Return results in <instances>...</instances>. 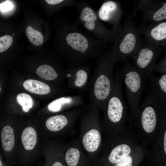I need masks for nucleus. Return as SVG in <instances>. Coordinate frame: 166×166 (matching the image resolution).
Segmentation results:
<instances>
[{
  "mask_svg": "<svg viewBox=\"0 0 166 166\" xmlns=\"http://www.w3.org/2000/svg\"><path fill=\"white\" fill-rule=\"evenodd\" d=\"M166 122V105L149 92L140 106L132 123L137 138L145 148L156 141L160 128Z\"/></svg>",
  "mask_w": 166,
  "mask_h": 166,
  "instance_id": "nucleus-1",
  "label": "nucleus"
},
{
  "mask_svg": "<svg viewBox=\"0 0 166 166\" xmlns=\"http://www.w3.org/2000/svg\"><path fill=\"white\" fill-rule=\"evenodd\" d=\"M146 150L134 132L129 130L117 135L107 136L101 150L91 166H114L131 157H143Z\"/></svg>",
  "mask_w": 166,
  "mask_h": 166,
  "instance_id": "nucleus-2",
  "label": "nucleus"
},
{
  "mask_svg": "<svg viewBox=\"0 0 166 166\" xmlns=\"http://www.w3.org/2000/svg\"><path fill=\"white\" fill-rule=\"evenodd\" d=\"M121 73L116 76L113 88L105 103L102 110L104 117L101 126L104 134L107 136L121 134L128 131L130 121L128 107L123 96Z\"/></svg>",
  "mask_w": 166,
  "mask_h": 166,
  "instance_id": "nucleus-3",
  "label": "nucleus"
},
{
  "mask_svg": "<svg viewBox=\"0 0 166 166\" xmlns=\"http://www.w3.org/2000/svg\"><path fill=\"white\" fill-rule=\"evenodd\" d=\"M115 62L112 52L101 58L92 80L89 109L102 110L113 88V69Z\"/></svg>",
  "mask_w": 166,
  "mask_h": 166,
  "instance_id": "nucleus-4",
  "label": "nucleus"
},
{
  "mask_svg": "<svg viewBox=\"0 0 166 166\" xmlns=\"http://www.w3.org/2000/svg\"><path fill=\"white\" fill-rule=\"evenodd\" d=\"M80 137L81 146L91 164L100 154L104 138L99 111L89 109L81 114Z\"/></svg>",
  "mask_w": 166,
  "mask_h": 166,
  "instance_id": "nucleus-5",
  "label": "nucleus"
},
{
  "mask_svg": "<svg viewBox=\"0 0 166 166\" xmlns=\"http://www.w3.org/2000/svg\"><path fill=\"white\" fill-rule=\"evenodd\" d=\"M84 110L78 107L49 117L42 126L39 127L44 140H57L75 133L77 119Z\"/></svg>",
  "mask_w": 166,
  "mask_h": 166,
  "instance_id": "nucleus-6",
  "label": "nucleus"
},
{
  "mask_svg": "<svg viewBox=\"0 0 166 166\" xmlns=\"http://www.w3.org/2000/svg\"><path fill=\"white\" fill-rule=\"evenodd\" d=\"M132 18H127L117 31L112 52L115 61H125L127 58H131L143 42L139 30Z\"/></svg>",
  "mask_w": 166,
  "mask_h": 166,
  "instance_id": "nucleus-7",
  "label": "nucleus"
},
{
  "mask_svg": "<svg viewBox=\"0 0 166 166\" xmlns=\"http://www.w3.org/2000/svg\"><path fill=\"white\" fill-rule=\"evenodd\" d=\"M121 73L130 109L129 120L132 121L139 110L141 94L146 81L139 70L131 64L125 65Z\"/></svg>",
  "mask_w": 166,
  "mask_h": 166,
  "instance_id": "nucleus-8",
  "label": "nucleus"
},
{
  "mask_svg": "<svg viewBox=\"0 0 166 166\" xmlns=\"http://www.w3.org/2000/svg\"><path fill=\"white\" fill-rule=\"evenodd\" d=\"M41 138L43 139L39 127L32 125L20 127L15 157L17 156L29 157L34 155L38 148H43L44 141L42 142Z\"/></svg>",
  "mask_w": 166,
  "mask_h": 166,
  "instance_id": "nucleus-9",
  "label": "nucleus"
},
{
  "mask_svg": "<svg viewBox=\"0 0 166 166\" xmlns=\"http://www.w3.org/2000/svg\"><path fill=\"white\" fill-rule=\"evenodd\" d=\"M165 47H154L143 41L132 57L134 66L146 81L153 70L157 57Z\"/></svg>",
  "mask_w": 166,
  "mask_h": 166,
  "instance_id": "nucleus-10",
  "label": "nucleus"
},
{
  "mask_svg": "<svg viewBox=\"0 0 166 166\" xmlns=\"http://www.w3.org/2000/svg\"><path fill=\"white\" fill-rule=\"evenodd\" d=\"M20 128L7 123L0 125V146L7 166H11L15 157Z\"/></svg>",
  "mask_w": 166,
  "mask_h": 166,
  "instance_id": "nucleus-11",
  "label": "nucleus"
},
{
  "mask_svg": "<svg viewBox=\"0 0 166 166\" xmlns=\"http://www.w3.org/2000/svg\"><path fill=\"white\" fill-rule=\"evenodd\" d=\"M141 10L144 23L155 22L166 20V2L164 1L156 0H139L131 16L134 17Z\"/></svg>",
  "mask_w": 166,
  "mask_h": 166,
  "instance_id": "nucleus-12",
  "label": "nucleus"
},
{
  "mask_svg": "<svg viewBox=\"0 0 166 166\" xmlns=\"http://www.w3.org/2000/svg\"><path fill=\"white\" fill-rule=\"evenodd\" d=\"M145 43L156 47L166 46V21L151 23L148 25L142 23L138 28Z\"/></svg>",
  "mask_w": 166,
  "mask_h": 166,
  "instance_id": "nucleus-13",
  "label": "nucleus"
},
{
  "mask_svg": "<svg viewBox=\"0 0 166 166\" xmlns=\"http://www.w3.org/2000/svg\"><path fill=\"white\" fill-rule=\"evenodd\" d=\"M63 155L66 166H91L79 138L65 143Z\"/></svg>",
  "mask_w": 166,
  "mask_h": 166,
  "instance_id": "nucleus-14",
  "label": "nucleus"
},
{
  "mask_svg": "<svg viewBox=\"0 0 166 166\" xmlns=\"http://www.w3.org/2000/svg\"><path fill=\"white\" fill-rule=\"evenodd\" d=\"M65 144L58 140L44 141L42 152L46 160L45 166H66L63 155Z\"/></svg>",
  "mask_w": 166,
  "mask_h": 166,
  "instance_id": "nucleus-15",
  "label": "nucleus"
},
{
  "mask_svg": "<svg viewBox=\"0 0 166 166\" xmlns=\"http://www.w3.org/2000/svg\"><path fill=\"white\" fill-rule=\"evenodd\" d=\"M123 14L121 4L118 2L108 1L101 6L98 15L102 20L110 22L114 30L118 31L121 28L120 22Z\"/></svg>",
  "mask_w": 166,
  "mask_h": 166,
  "instance_id": "nucleus-16",
  "label": "nucleus"
},
{
  "mask_svg": "<svg viewBox=\"0 0 166 166\" xmlns=\"http://www.w3.org/2000/svg\"><path fill=\"white\" fill-rule=\"evenodd\" d=\"M148 79L150 80L149 92L160 101L166 103V73L157 76L151 73Z\"/></svg>",
  "mask_w": 166,
  "mask_h": 166,
  "instance_id": "nucleus-17",
  "label": "nucleus"
},
{
  "mask_svg": "<svg viewBox=\"0 0 166 166\" xmlns=\"http://www.w3.org/2000/svg\"><path fill=\"white\" fill-rule=\"evenodd\" d=\"M70 97H62L58 98L49 103L47 106L48 110L52 113H58L67 111L75 106L77 107L79 103L74 102Z\"/></svg>",
  "mask_w": 166,
  "mask_h": 166,
  "instance_id": "nucleus-18",
  "label": "nucleus"
},
{
  "mask_svg": "<svg viewBox=\"0 0 166 166\" xmlns=\"http://www.w3.org/2000/svg\"><path fill=\"white\" fill-rule=\"evenodd\" d=\"M68 44L75 50L85 53L88 47V42L86 38L78 33L69 34L66 38Z\"/></svg>",
  "mask_w": 166,
  "mask_h": 166,
  "instance_id": "nucleus-19",
  "label": "nucleus"
},
{
  "mask_svg": "<svg viewBox=\"0 0 166 166\" xmlns=\"http://www.w3.org/2000/svg\"><path fill=\"white\" fill-rule=\"evenodd\" d=\"M24 88L29 92L38 95H45L51 90L50 87L45 83L33 79H28L23 83Z\"/></svg>",
  "mask_w": 166,
  "mask_h": 166,
  "instance_id": "nucleus-20",
  "label": "nucleus"
},
{
  "mask_svg": "<svg viewBox=\"0 0 166 166\" xmlns=\"http://www.w3.org/2000/svg\"><path fill=\"white\" fill-rule=\"evenodd\" d=\"M80 18L82 21L85 22L84 26L87 29L92 30L95 28L97 16L91 8L88 7L84 8L81 14Z\"/></svg>",
  "mask_w": 166,
  "mask_h": 166,
  "instance_id": "nucleus-21",
  "label": "nucleus"
},
{
  "mask_svg": "<svg viewBox=\"0 0 166 166\" xmlns=\"http://www.w3.org/2000/svg\"><path fill=\"white\" fill-rule=\"evenodd\" d=\"M36 73L39 77L48 81L53 80L58 76L53 68L48 65H43L38 67Z\"/></svg>",
  "mask_w": 166,
  "mask_h": 166,
  "instance_id": "nucleus-22",
  "label": "nucleus"
},
{
  "mask_svg": "<svg viewBox=\"0 0 166 166\" xmlns=\"http://www.w3.org/2000/svg\"><path fill=\"white\" fill-rule=\"evenodd\" d=\"M26 34L29 41L34 45L39 46L43 44L44 38L42 34L30 26L27 27Z\"/></svg>",
  "mask_w": 166,
  "mask_h": 166,
  "instance_id": "nucleus-23",
  "label": "nucleus"
},
{
  "mask_svg": "<svg viewBox=\"0 0 166 166\" xmlns=\"http://www.w3.org/2000/svg\"><path fill=\"white\" fill-rule=\"evenodd\" d=\"M16 100L18 103L22 106V110L25 113L28 112L33 106L34 102L29 95L25 93H20L17 95Z\"/></svg>",
  "mask_w": 166,
  "mask_h": 166,
  "instance_id": "nucleus-24",
  "label": "nucleus"
},
{
  "mask_svg": "<svg viewBox=\"0 0 166 166\" xmlns=\"http://www.w3.org/2000/svg\"><path fill=\"white\" fill-rule=\"evenodd\" d=\"M73 79L71 84L76 88H81L85 85L88 78V74L84 70L80 69L73 75Z\"/></svg>",
  "mask_w": 166,
  "mask_h": 166,
  "instance_id": "nucleus-25",
  "label": "nucleus"
},
{
  "mask_svg": "<svg viewBox=\"0 0 166 166\" xmlns=\"http://www.w3.org/2000/svg\"><path fill=\"white\" fill-rule=\"evenodd\" d=\"M13 41V38L10 35L0 37V53L7 50L11 45Z\"/></svg>",
  "mask_w": 166,
  "mask_h": 166,
  "instance_id": "nucleus-26",
  "label": "nucleus"
},
{
  "mask_svg": "<svg viewBox=\"0 0 166 166\" xmlns=\"http://www.w3.org/2000/svg\"><path fill=\"white\" fill-rule=\"evenodd\" d=\"M166 58L163 57L157 64H155L153 71L157 72L161 74L166 73Z\"/></svg>",
  "mask_w": 166,
  "mask_h": 166,
  "instance_id": "nucleus-27",
  "label": "nucleus"
},
{
  "mask_svg": "<svg viewBox=\"0 0 166 166\" xmlns=\"http://www.w3.org/2000/svg\"><path fill=\"white\" fill-rule=\"evenodd\" d=\"M12 7L11 3L8 2H6L0 5L1 9L3 11H6L10 10Z\"/></svg>",
  "mask_w": 166,
  "mask_h": 166,
  "instance_id": "nucleus-28",
  "label": "nucleus"
},
{
  "mask_svg": "<svg viewBox=\"0 0 166 166\" xmlns=\"http://www.w3.org/2000/svg\"><path fill=\"white\" fill-rule=\"evenodd\" d=\"M45 1L49 5H54L59 4L64 1L63 0H46Z\"/></svg>",
  "mask_w": 166,
  "mask_h": 166,
  "instance_id": "nucleus-29",
  "label": "nucleus"
},
{
  "mask_svg": "<svg viewBox=\"0 0 166 166\" xmlns=\"http://www.w3.org/2000/svg\"><path fill=\"white\" fill-rule=\"evenodd\" d=\"M1 148L0 146V166H7L6 163L3 160L1 152Z\"/></svg>",
  "mask_w": 166,
  "mask_h": 166,
  "instance_id": "nucleus-30",
  "label": "nucleus"
},
{
  "mask_svg": "<svg viewBox=\"0 0 166 166\" xmlns=\"http://www.w3.org/2000/svg\"><path fill=\"white\" fill-rule=\"evenodd\" d=\"M1 91V88H0V91Z\"/></svg>",
  "mask_w": 166,
  "mask_h": 166,
  "instance_id": "nucleus-31",
  "label": "nucleus"
},
{
  "mask_svg": "<svg viewBox=\"0 0 166 166\" xmlns=\"http://www.w3.org/2000/svg\"><path fill=\"white\" fill-rule=\"evenodd\" d=\"M13 35H14V34H13Z\"/></svg>",
  "mask_w": 166,
  "mask_h": 166,
  "instance_id": "nucleus-32",
  "label": "nucleus"
}]
</instances>
